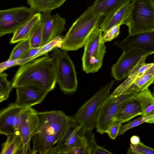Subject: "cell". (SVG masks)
<instances>
[{
  "label": "cell",
  "instance_id": "6da1fadb",
  "mask_svg": "<svg viewBox=\"0 0 154 154\" xmlns=\"http://www.w3.org/2000/svg\"><path fill=\"white\" fill-rule=\"evenodd\" d=\"M38 123L30 138L32 154H48L65 133L70 117L61 111L37 112Z\"/></svg>",
  "mask_w": 154,
  "mask_h": 154
},
{
  "label": "cell",
  "instance_id": "7a4b0ae2",
  "mask_svg": "<svg viewBox=\"0 0 154 154\" xmlns=\"http://www.w3.org/2000/svg\"><path fill=\"white\" fill-rule=\"evenodd\" d=\"M11 82L14 88L30 86L53 90L57 82L52 58L45 55L20 66Z\"/></svg>",
  "mask_w": 154,
  "mask_h": 154
},
{
  "label": "cell",
  "instance_id": "3957f363",
  "mask_svg": "<svg viewBox=\"0 0 154 154\" xmlns=\"http://www.w3.org/2000/svg\"><path fill=\"white\" fill-rule=\"evenodd\" d=\"M104 17L94 14L88 7L72 24L63 38L60 49L73 51L82 48L91 33L100 27Z\"/></svg>",
  "mask_w": 154,
  "mask_h": 154
},
{
  "label": "cell",
  "instance_id": "277c9868",
  "mask_svg": "<svg viewBox=\"0 0 154 154\" xmlns=\"http://www.w3.org/2000/svg\"><path fill=\"white\" fill-rule=\"evenodd\" d=\"M112 80L103 85L78 109L74 117L85 131H91L96 127L98 111L114 84Z\"/></svg>",
  "mask_w": 154,
  "mask_h": 154
},
{
  "label": "cell",
  "instance_id": "5b68a950",
  "mask_svg": "<svg viewBox=\"0 0 154 154\" xmlns=\"http://www.w3.org/2000/svg\"><path fill=\"white\" fill-rule=\"evenodd\" d=\"M66 51L56 47L52 50L51 57L56 69L57 82L64 94H70L76 91L78 82L74 65Z\"/></svg>",
  "mask_w": 154,
  "mask_h": 154
},
{
  "label": "cell",
  "instance_id": "8992f818",
  "mask_svg": "<svg viewBox=\"0 0 154 154\" xmlns=\"http://www.w3.org/2000/svg\"><path fill=\"white\" fill-rule=\"evenodd\" d=\"M102 32L100 27L95 29L90 34L84 45L82 67L86 73L95 72L102 66L106 52Z\"/></svg>",
  "mask_w": 154,
  "mask_h": 154
},
{
  "label": "cell",
  "instance_id": "52a82bcc",
  "mask_svg": "<svg viewBox=\"0 0 154 154\" xmlns=\"http://www.w3.org/2000/svg\"><path fill=\"white\" fill-rule=\"evenodd\" d=\"M129 35L154 32V0H133Z\"/></svg>",
  "mask_w": 154,
  "mask_h": 154
},
{
  "label": "cell",
  "instance_id": "ba28073f",
  "mask_svg": "<svg viewBox=\"0 0 154 154\" xmlns=\"http://www.w3.org/2000/svg\"><path fill=\"white\" fill-rule=\"evenodd\" d=\"M37 12L31 7L21 6L0 11V36L13 33Z\"/></svg>",
  "mask_w": 154,
  "mask_h": 154
},
{
  "label": "cell",
  "instance_id": "9c48e42d",
  "mask_svg": "<svg viewBox=\"0 0 154 154\" xmlns=\"http://www.w3.org/2000/svg\"><path fill=\"white\" fill-rule=\"evenodd\" d=\"M138 92L132 91L122 93L111 98L108 97L98 113L96 127L97 132L101 134L106 133L108 125L112 121L119 108L132 99Z\"/></svg>",
  "mask_w": 154,
  "mask_h": 154
},
{
  "label": "cell",
  "instance_id": "30bf717a",
  "mask_svg": "<svg viewBox=\"0 0 154 154\" xmlns=\"http://www.w3.org/2000/svg\"><path fill=\"white\" fill-rule=\"evenodd\" d=\"M37 112L31 107H23L19 114L17 131L20 136L24 145V154H32L30 138L38 123Z\"/></svg>",
  "mask_w": 154,
  "mask_h": 154
},
{
  "label": "cell",
  "instance_id": "8fae6325",
  "mask_svg": "<svg viewBox=\"0 0 154 154\" xmlns=\"http://www.w3.org/2000/svg\"><path fill=\"white\" fill-rule=\"evenodd\" d=\"M146 55H150L139 49L123 50L122 54L111 68L112 76L117 81L128 77L142 57Z\"/></svg>",
  "mask_w": 154,
  "mask_h": 154
},
{
  "label": "cell",
  "instance_id": "7c38bea8",
  "mask_svg": "<svg viewBox=\"0 0 154 154\" xmlns=\"http://www.w3.org/2000/svg\"><path fill=\"white\" fill-rule=\"evenodd\" d=\"M51 12L45 11L41 13L40 21L42 26V46L60 35L65 30V19L58 14L52 16Z\"/></svg>",
  "mask_w": 154,
  "mask_h": 154
},
{
  "label": "cell",
  "instance_id": "4fadbf2b",
  "mask_svg": "<svg viewBox=\"0 0 154 154\" xmlns=\"http://www.w3.org/2000/svg\"><path fill=\"white\" fill-rule=\"evenodd\" d=\"M15 88L17 97L14 103L23 107H31L40 103L49 92L45 89L33 86H22Z\"/></svg>",
  "mask_w": 154,
  "mask_h": 154
},
{
  "label": "cell",
  "instance_id": "5bb4252c",
  "mask_svg": "<svg viewBox=\"0 0 154 154\" xmlns=\"http://www.w3.org/2000/svg\"><path fill=\"white\" fill-rule=\"evenodd\" d=\"M123 50L140 49L150 55L154 54V32L129 35L117 44Z\"/></svg>",
  "mask_w": 154,
  "mask_h": 154
},
{
  "label": "cell",
  "instance_id": "9a60e30c",
  "mask_svg": "<svg viewBox=\"0 0 154 154\" xmlns=\"http://www.w3.org/2000/svg\"><path fill=\"white\" fill-rule=\"evenodd\" d=\"M132 0L126 2L114 12L104 17L100 26L103 33L116 25L127 26L128 24L133 6Z\"/></svg>",
  "mask_w": 154,
  "mask_h": 154
},
{
  "label": "cell",
  "instance_id": "2e32d148",
  "mask_svg": "<svg viewBox=\"0 0 154 154\" xmlns=\"http://www.w3.org/2000/svg\"><path fill=\"white\" fill-rule=\"evenodd\" d=\"M23 107L11 103L0 112V133L6 136L17 132L20 112Z\"/></svg>",
  "mask_w": 154,
  "mask_h": 154
},
{
  "label": "cell",
  "instance_id": "e0dca14e",
  "mask_svg": "<svg viewBox=\"0 0 154 154\" xmlns=\"http://www.w3.org/2000/svg\"><path fill=\"white\" fill-rule=\"evenodd\" d=\"M141 113L140 103L134 96L119 108L112 121H118L122 124L128 122L137 116L141 115Z\"/></svg>",
  "mask_w": 154,
  "mask_h": 154
},
{
  "label": "cell",
  "instance_id": "ac0fdd59",
  "mask_svg": "<svg viewBox=\"0 0 154 154\" xmlns=\"http://www.w3.org/2000/svg\"><path fill=\"white\" fill-rule=\"evenodd\" d=\"M132 0H94L89 6L97 15L106 16L111 14L126 2Z\"/></svg>",
  "mask_w": 154,
  "mask_h": 154
},
{
  "label": "cell",
  "instance_id": "d6986e66",
  "mask_svg": "<svg viewBox=\"0 0 154 154\" xmlns=\"http://www.w3.org/2000/svg\"><path fill=\"white\" fill-rule=\"evenodd\" d=\"M7 139L2 144L1 154H24V145L19 133L7 136Z\"/></svg>",
  "mask_w": 154,
  "mask_h": 154
},
{
  "label": "cell",
  "instance_id": "ffe728a7",
  "mask_svg": "<svg viewBox=\"0 0 154 154\" xmlns=\"http://www.w3.org/2000/svg\"><path fill=\"white\" fill-rule=\"evenodd\" d=\"M41 17L40 13H36L29 20L13 33L10 43H16L28 38L33 28L40 21Z\"/></svg>",
  "mask_w": 154,
  "mask_h": 154
},
{
  "label": "cell",
  "instance_id": "44dd1931",
  "mask_svg": "<svg viewBox=\"0 0 154 154\" xmlns=\"http://www.w3.org/2000/svg\"><path fill=\"white\" fill-rule=\"evenodd\" d=\"M135 96L140 104L141 116H148L154 115V96L148 89L139 92Z\"/></svg>",
  "mask_w": 154,
  "mask_h": 154
},
{
  "label": "cell",
  "instance_id": "7402d4cb",
  "mask_svg": "<svg viewBox=\"0 0 154 154\" xmlns=\"http://www.w3.org/2000/svg\"><path fill=\"white\" fill-rule=\"evenodd\" d=\"M36 12L52 11L61 6L67 0H26Z\"/></svg>",
  "mask_w": 154,
  "mask_h": 154
},
{
  "label": "cell",
  "instance_id": "603a6c76",
  "mask_svg": "<svg viewBox=\"0 0 154 154\" xmlns=\"http://www.w3.org/2000/svg\"><path fill=\"white\" fill-rule=\"evenodd\" d=\"M154 83V76L151 74H143L137 75L124 93L132 91L140 92L143 91L148 89L149 87Z\"/></svg>",
  "mask_w": 154,
  "mask_h": 154
},
{
  "label": "cell",
  "instance_id": "cb8c5ba5",
  "mask_svg": "<svg viewBox=\"0 0 154 154\" xmlns=\"http://www.w3.org/2000/svg\"><path fill=\"white\" fill-rule=\"evenodd\" d=\"M144 123L154 124V115L148 116H141L128 123L121 125L118 136L124 134L130 129Z\"/></svg>",
  "mask_w": 154,
  "mask_h": 154
},
{
  "label": "cell",
  "instance_id": "d4e9b609",
  "mask_svg": "<svg viewBox=\"0 0 154 154\" xmlns=\"http://www.w3.org/2000/svg\"><path fill=\"white\" fill-rule=\"evenodd\" d=\"M79 125L74 117H70L68 127L64 135L58 142L57 144L50 150L48 154H56L59 149L65 144L73 132Z\"/></svg>",
  "mask_w": 154,
  "mask_h": 154
},
{
  "label": "cell",
  "instance_id": "484cf974",
  "mask_svg": "<svg viewBox=\"0 0 154 154\" xmlns=\"http://www.w3.org/2000/svg\"><path fill=\"white\" fill-rule=\"evenodd\" d=\"M28 37L31 48H40L42 46V33L40 21L33 28Z\"/></svg>",
  "mask_w": 154,
  "mask_h": 154
},
{
  "label": "cell",
  "instance_id": "4316f807",
  "mask_svg": "<svg viewBox=\"0 0 154 154\" xmlns=\"http://www.w3.org/2000/svg\"><path fill=\"white\" fill-rule=\"evenodd\" d=\"M8 75L5 73H0V102L8 99L10 92L14 88L11 82L7 79Z\"/></svg>",
  "mask_w": 154,
  "mask_h": 154
},
{
  "label": "cell",
  "instance_id": "83f0119b",
  "mask_svg": "<svg viewBox=\"0 0 154 154\" xmlns=\"http://www.w3.org/2000/svg\"><path fill=\"white\" fill-rule=\"evenodd\" d=\"M31 48L29 37L20 42L12 50L9 59H20Z\"/></svg>",
  "mask_w": 154,
  "mask_h": 154
},
{
  "label": "cell",
  "instance_id": "f1b7e54d",
  "mask_svg": "<svg viewBox=\"0 0 154 154\" xmlns=\"http://www.w3.org/2000/svg\"><path fill=\"white\" fill-rule=\"evenodd\" d=\"M63 38L58 36L40 48L38 52L39 56L45 55L55 48L60 47L63 41Z\"/></svg>",
  "mask_w": 154,
  "mask_h": 154
},
{
  "label": "cell",
  "instance_id": "f546056e",
  "mask_svg": "<svg viewBox=\"0 0 154 154\" xmlns=\"http://www.w3.org/2000/svg\"><path fill=\"white\" fill-rule=\"evenodd\" d=\"M128 154H154V149L147 146L141 142L140 143L133 145L130 144Z\"/></svg>",
  "mask_w": 154,
  "mask_h": 154
},
{
  "label": "cell",
  "instance_id": "4dcf8cb0",
  "mask_svg": "<svg viewBox=\"0 0 154 154\" xmlns=\"http://www.w3.org/2000/svg\"><path fill=\"white\" fill-rule=\"evenodd\" d=\"M122 123L118 121H113L108 125L106 131L110 137L115 139L118 136Z\"/></svg>",
  "mask_w": 154,
  "mask_h": 154
},
{
  "label": "cell",
  "instance_id": "1f68e13d",
  "mask_svg": "<svg viewBox=\"0 0 154 154\" xmlns=\"http://www.w3.org/2000/svg\"><path fill=\"white\" fill-rule=\"evenodd\" d=\"M121 25L117 24L113 26L103 34V41L105 43L109 42L118 37L120 33V28Z\"/></svg>",
  "mask_w": 154,
  "mask_h": 154
},
{
  "label": "cell",
  "instance_id": "d6a6232c",
  "mask_svg": "<svg viewBox=\"0 0 154 154\" xmlns=\"http://www.w3.org/2000/svg\"><path fill=\"white\" fill-rule=\"evenodd\" d=\"M40 48H30L20 58H29L33 60L36 58L40 57L38 52Z\"/></svg>",
  "mask_w": 154,
  "mask_h": 154
},
{
  "label": "cell",
  "instance_id": "836d02e7",
  "mask_svg": "<svg viewBox=\"0 0 154 154\" xmlns=\"http://www.w3.org/2000/svg\"><path fill=\"white\" fill-rule=\"evenodd\" d=\"M112 153L98 145L97 144L93 147L91 154H112Z\"/></svg>",
  "mask_w": 154,
  "mask_h": 154
},
{
  "label": "cell",
  "instance_id": "e575fe53",
  "mask_svg": "<svg viewBox=\"0 0 154 154\" xmlns=\"http://www.w3.org/2000/svg\"><path fill=\"white\" fill-rule=\"evenodd\" d=\"M131 143L133 145H136L140 143L141 142L140 137L137 135L132 136L130 139Z\"/></svg>",
  "mask_w": 154,
  "mask_h": 154
},
{
  "label": "cell",
  "instance_id": "d590c367",
  "mask_svg": "<svg viewBox=\"0 0 154 154\" xmlns=\"http://www.w3.org/2000/svg\"><path fill=\"white\" fill-rule=\"evenodd\" d=\"M143 74H151L154 76V64Z\"/></svg>",
  "mask_w": 154,
  "mask_h": 154
},
{
  "label": "cell",
  "instance_id": "8d00e7d4",
  "mask_svg": "<svg viewBox=\"0 0 154 154\" xmlns=\"http://www.w3.org/2000/svg\"><path fill=\"white\" fill-rule=\"evenodd\" d=\"M152 94L154 96V87H153V91Z\"/></svg>",
  "mask_w": 154,
  "mask_h": 154
}]
</instances>
